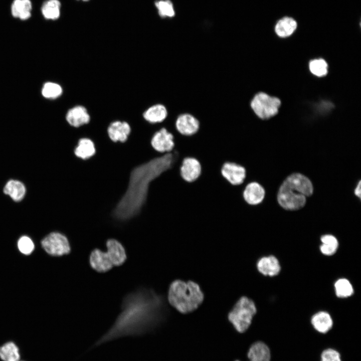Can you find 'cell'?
I'll return each mask as SVG.
<instances>
[{
	"label": "cell",
	"mask_w": 361,
	"mask_h": 361,
	"mask_svg": "<svg viewBox=\"0 0 361 361\" xmlns=\"http://www.w3.org/2000/svg\"><path fill=\"white\" fill-rule=\"evenodd\" d=\"M32 10V4L30 0H14L11 7L12 16L22 21L30 18Z\"/></svg>",
	"instance_id": "cell-21"
},
{
	"label": "cell",
	"mask_w": 361,
	"mask_h": 361,
	"mask_svg": "<svg viewBox=\"0 0 361 361\" xmlns=\"http://www.w3.org/2000/svg\"><path fill=\"white\" fill-rule=\"evenodd\" d=\"M334 289L336 296L340 298L349 297L353 293L352 284L345 278L337 280L334 284Z\"/></svg>",
	"instance_id": "cell-29"
},
{
	"label": "cell",
	"mask_w": 361,
	"mask_h": 361,
	"mask_svg": "<svg viewBox=\"0 0 361 361\" xmlns=\"http://www.w3.org/2000/svg\"><path fill=\"white\" fill-rule=\"evenodd\" d=\"M96 152L94 142L88 138H82L78 141L74 149L75 155L82 159H87L94 155Z\"/></svg>",
	"instance_id": "cell-24"
},
{
	"label": "cell",
	"mask_w": 361,
	"mask_h": 361,
	"mask_svg": "<svg viewBox=\"0 0 361 361\" xmlns=\"http://www.w3.org/2000/svg\"><path fill=\"white\" fill-rule=\"evenodd\" d=\"M221 174L232 185H240L244 183L245 179L246 169L238 163L227 162L222 167Z\"/></svg>",
	"instance_id": "cell-11"
},
{
	"label": "cell",
	"mask_w": 361,
	"mask_h": 361,
	"mask_svg": "<svg viewBox=\"0 0 361 361\" xmlns=\"http://www.w3.org/2000/svg\"><path fill=\"white\" fill-rule=\"evenodd\" d=\"M174 126L176 131L180 135L191 136L198 132L200 123L199 119L193 114L184 112L177 116Z\"/></svg>",
	"instance_id": "cell-9"
},
{
	"label": "cell",
	"mask_w": 361,
	"mask_h": 361,
	"mask_svg": "<svg viewBox=\"0 0 361 361\" xmlns=\"http://www.w3.org/2000/svg\"><path fill=\"white\" fill-rule=\"evenodd\" d=\"M297 192L306 197L312 195L313 188L311 181L306 176L299 173L289 175L283 182Z\"/></svg>",
	"instance_id": "cell-10"
},
{
	"label": "cell",
	"mask_w": 361,
	"mask_h": 361,
	"mask_svg": "<svg viewBox=\"0 0 361 361\" xmlns=\"http://www.w3.org/2000/svg\"><path fill=\"white\" fill-rule=\"evenodd\" d=\"M171 152H172V151H171ZM172 153H173V152H172ZM173 154H174V153H173ZM174 155H175V154H174ZM175 156H176V155H175ZM176 157H177V156H176ZM180 160H181V159H180Z\"/></svg>",
	"instance_id": "cell-36"
},
{
	"label": "cell",
	"mask_w": 361,
	"mask_h": 361,
	"mask_svg": "<svg viewBox=\"0 0 361 361\" xmlns=\"http://www.w3.org/2000/svg\"><path fill=\"white\" fill-rule=\"evenodd\" d=\"M155 5L159 16L162 18H171L174 16L175 12L172 3L169 0L157 1Z\"/></svg>",
	"instance_id": "cell-32"
},
{
	"label": "cell",
	"mask_w": 361,
	"mask_h": 361,
	"mask_svg": "<svg viewBox=\"0 0 361 361\" xmlns=\"http://www.w3.org/2000/svg\"><path fill=\"white\" fill-rule=\"evenodd\" d=\"M265 195L264 188L259 183L252 182L245 187L243 197L247 204L251 206L258 205L263 201Z\"/></svg>",
	"instance_id": "cell-18"
},
{
	"label": "cell",
	"mask_w": 361,
	"mask_h": 361,
	"mask_svg": "<svg viewBox=\"0 0 361 361\" xmlns=\"http://www.w3.org/2000/svg\"><path fill=\"white\" fill-rule=\"evenodd\" d=\"M281 105L280 100L271 96L265 92L255 93L249 102V107L254 115L258 119H268L278 112Z\"/></svg>",
	"instance_id": "cell-5"
},
{
	"label": "cell",
	"mask_w": 361,
	"mask_h": 361,
	"mask_svg": "<svg viewBox=\"0 0 361 361\" xmlns=\"http://www.w3.org/2000/svg\"><path fill=\"white\" fill-rule=\"evenodd\" d=\"M168 115V111L166 106L159 102L151 104L142 113L144 120L151 125L162 124Z\"/></svg>",
	"instance_id": "cell-12"
},
{
	"label": "cell",
	"mask_w": 361,
	"mask_h": 361,
	"mask_svg": "<svg viewBox=\"0 0 361 361\" xmlns=\"http://www.w3.org/2000/svg\"><path fill=\"white\" fill-rule=\"evenodd\" d=\"M131 132L129 124L125 121L115 120L110 123L107 128V133L113 142L126 141Z\"/></svg>",
	"instance_id": "cell-17"
},
{
	"label": "cell",
	"mask_w": 361,
	"mask_h": 361,
	"mask_svg": "<svg viewBox=\"0 0 361 361\" xmlns=\"http://www.w3.org/2000/svg\"><path fill=\"white\" fill-rule=\"evenodd\" d=\"M83 1H88V0H83Z\"/></svg>",
	"instance_id": "cell-37"
},
{
	"label": "cell",
	"mask_w": 361,
	"mask_h": 361,
	"mask_svg": "<svg viewBox=\"0 0 361 361\" xmlns=\"http://www.w3.org/2000/svg\"><path fill=\"white\" fill-rule=\"evenodd\" d=\"M63 93V89L58 83L48 82L45 83L42 89L43 96L47 99H55Z\"/></svg>",
	"instance_id": "cell-30"
},
{
	"label": "cell",
	"mask_w": 361,
	"mask_h": 361,
	"mask_svg": "<svg viewBox=\"0 0 361 361\" xmlns=\"http://www.w3.org/2000/svg\"><path fill=\"white\" fill-rule=\"evenodd\" d=\"M297 28V23L292 18H283L276 24L275 31L280 37L285 38L291 35Z\"/></svg>",
	"instance_id": "cell-26"
},
{
	"label": "cell",
	"mask_w": 361,
	"mask_h": 361,
	"mask_svg": "<svg viewBox=\"0 0 361 361\" xmlns=\"http://www.w3.org/2000/svg\"><path fill=\"white\" fill-rule=\"evenodd\" d=\"M18 247L20 251L25 255L30 254L35 247L32 239L27 236H22L19 239Z\"/></svg>",
	"instance_id": "cell-33"
},
{
	"label": "cell",
	"mask_w": 361,
	"mask_h": 361,
	"mask_svg": "<svg viewBox=\"0 0 361 361\" xmlns=\"http://www.w3.org/2000/svg\"><path fill=\"white\" fill-rule=\"evenodd\" d=\"M311 322L314 328L320 333H325L332 327L333 320L330 314L320 311L313 315Z\"/></svg>",
	"instance_id": "cell-23"
},
{
	"label": "cell",
	"mask_w": 361,
	"mask_h": 361,
	"mask_svg": "<svg viewBox=\"0 0 361 361\" xmlns=\"http://www.w3.org/2000/svg\"><path fill=\"white\" fill-rule=\"evenodd\" d=\"M248 357L249 361H270V350L265 343L256 342L250 347Z\"/></svg>",
	"instance_id": "cell-22"
},
{
	"label": "cell",
	"mask_w": 361,
	"mask_h": 361,
	"mask_svg": "<svg viewBox=\"0 0 361 361\" xmlns=\"http://www.w3.org/2000/svg\"><path fill=\"white\" fill-rule=\"evenodd\" d=\"M61 3L59 0H46L41 8V13L47 20H56L60 16Z\"/></svg>",
	"instance_id": "cell-25"
},
{
	"label": "cell",
	"mask_w": 361,
	"mask_h": 361,
	"mask_svg": "<svg viewBox=\"0 0 361 361\" xmlns=\"http://www.w3.org/2000/svg\"><path fill=\"white\" fill-rule=\"evenodd\" d=\"M277 200L283 209L294 211L304 206L306 197L282 183L278 192Z\"/></svg>",
	"instance_id": "cell-7"
},
{
	"label": "cell",
	"mask_w": 361,
	"mask_h": 361,
	"mask_svg": "<svg viewBox=\"0 0 361 361\" xmlns=\"http://www.w3.org/2000/svg\"><path fill=\"white\" fill-rule=\"evenodd\" d=\"M162 309L161 296L151 289L138 288L123 297L119 314L94 346L123 336L145 333L157 322Z\"/></svg>",
	"instance_id": "cell-1"
},
{
	"label": "cell",
	"mask_w": 361,
	"mask_h": 361,
	"mask_svg": "<svg viewBox=\"0 0 361 361\" xmlns=\"http://www.w3.org/2000/svg\"><path fill=\"white\" fill-rule=\"evenodd\" d=\"M89 264L93 270L99 273L108 272L113 267L107 252L98 248H95L91 252Z\"/></svg>",
	"instance_id": "cell-13"
},
{
	"label": "cell",
	"mask_w": 361,
	"mask_h": 361,
	"mask_svg": "<svg viewBox=\"0 0 361 361\" xmlns=\"http://www.w3.org/2000/svg\"><path fill=\"white\" fill-rule=\"evenodd\" d=\"M321 361H341L339 353L332 348L324 350L321 354Z\"/></svg>",
	"instance_id": "cell-34"
},
{
	"label": "cell",
	"mask_w": 361,
	"mask_h": 361,
	"mask_svg": "<svg viewBox=\"0 0 361 361\" xmlns=\"http://www.w3.org/2000/svg\"><path fill=\"white\" fill-rule=\"evenodd\" d=\"M361 184H360V181H359L358 185H357L355 190H354V194L355 195L358 197V198H360V195H361Z\"/></svg>",
	"instance_id": "cell-35"
},
{
	"label": "cell",
	"mask_w": 361,
	"mask_h": 361,
	"mask_svg": "<svg viewBox=\"0 0 361 361\" xmlns=\"http://www.w3.org/2000/svg\"><path fill=\"white\" fill-rule=\"evenodd\" d=\"M3 192L14 201L19 202L25 198L27 190L23 183L17 179H11L5 184Z\"/></svg>",
	"instance_id": "cell-20"
},
{
	"label": "cell",
	"mask_w": 361,
	"mask_h": 361,
	"mask_svg": "<svg viewBox=\"0 0 361 361\" xmlns=\"http://www.w3.org/2000/svg\"><path fill=\"white\" fill-rule=\"evenodd\" d=\"M322 244L320 246L321 252L326 256H331L337 251L338 242L337 239L331 235H324L321 237Z\"/></svg>",
	"instance_id": "cell-28"
},
{
	"label": "cell",
	"mask_w": 361,
	"mask_h": 361,
	"mask_svg": "<svg viewBox=\"0 0 361 361\" xmlns=\"http://www.w3.org/2000/svg\"><path fill=\"white\" fill-rule=\"evenodd\" d=\"M44 249L49 254L60 256L70 253L71 247L66 236L59 232H52L46 236L41 242Z\"/></svg>",
	"instance_id": "cell-6"
},
{
	"label": "cell",
	"mask_w": 361,
	"mask_h": 361,
	"mask_svg": "<svg viewBox=\"0 0 361 361\" xmlns=\"http://www.w3.org/2000/svg\"><path fill=\"white\" fill-rule=\"evenodd\" d=\"M309 68L310 72L314 75L321 77L327 73L328 65L323 59H313L309 62Z\"/></svg>",
	"instance_id": "cell-31"
},
{
	"label": "cell",
	"mask_w": 361,
	"mask_h": 361,
	"mask_svg": "<svg viewBox=\"0 0 361 361\" xmlns=\"http://www.w3.org/2000/svg\"><path fill=\"white\" fill-rule=\"evenodd\" d=\"M257 267L260 273L269 276L277 275L281 270L278 260L273 255L260 258L257 262Z\"/></svg>",
	"instance_id": "cell-19"
},
{
	"label": "cell",
	"mask_w": 361,
	"mask_h": 361,
	"mask_svg": "<svg viewBox=\"0 0 361 361\" xmlns=\"http://www.w3.org/2000/svg\"><path fill=\"white\" fill-rule=\"evenodd\" d=\"M171 152L159 153L131 171L128 187L113 211V216L124 222L136 216L144 205L151 183L172 165Z\"/></svg>",
	"instance_id": "cell-2"
},
{
	"label": "cell",
	"mask_w": 361,
	"mask_h": 361,
	"mask_svg": "<svg viewBox=\"0 0 361 361\" xmlns=\"http://www.w3.org/2000/svg\"><path fill=\"white\" fill-rule=\"evenodd\" d=\"M167 298L171 306L179 312L187 313L194 311L201 305L204 295L196 283L177 280L170 284Z\"/></svg>",
	"instance_id": "cell-3"
},
{
	"label": "cell",
	"mask_w": 361,
	"mask_h": 361,
	"mask_svg": "<svg viewBox=\"0 0 361 361\" xmlns=\"http://www.w3.org/2000/svg\"><path fill=\"white\" fill-rule=\"evenodd\" d=\"M107 253L114 266L123 265L127 259L125 249L123 245L115 239H109L106 242Z\"/></svg>",
	"instance_id": "cell-15"
},
{
	"label": "cell",
	"mask_w": 361,
	"mask_h": 361,
	"mask_svg": "<svg viewBox=\"0 0 361 361\" xmlns=\"http://www.w3.org/2000/svg\"><path fill=\"white\" fill-rule=\"evenodd\" d=\"M91 117L87 108L81 105L69 109L66 114V120L74 127H79L89 123Z\"/></svg>",
	"instance_id": "cell-14"
},
{
	"label": "cell",
	"mask_w": 361,
	"mask_h": 361,
	"mask_svg": "<svg viewBox=\"0 0 361 361\" xmlns=\"http://www.w3.org/2000/svg\"><path fill=\"white\" fill-rule=\"evenodd\" d=\"M257 309L254 302L249 298H240L229 313L228 319L239 332L246 331L251 324Z\"/></svg>",
	"instance_id": "cell-4"
},
{
	"label": "cell",
	"mask_w": 361,
	"mask_h": 361,
	"mask_svg": "<svg viewBox=\"0 0 361 361\" xmlns=\"http://www.w3.org/2000/svg\"><path fill=\"white\" fill-rule=\"evenodd\" d=\"M0 358L4 361H19V347L13 341L4 343L0 346Z\"/></svg>",
	"instance_id": "cell-27"
},
{
	"label": "cell",
	"mask_w": 361,
	"mask_h": 361,
	"mask_svg": "<svg viewBox=\"0 0 361 361\" xmlns=\"http://www.w3.org/2000/svg\"><path fill=\"white\" fill-rule=\"evenodd\" d=\"M200 162L194 157H186L182 161L180 167V174L187 182L192 183L197 180L201 173Z\"/></svg>",
	"instance_id": "cell-16"
},
{
	"label": "cell",
	"mask_w": 361,
	"mask_h": 361,
	"mask_svg": "<svg viewBox=\"0 0 361 361\" xmlns=\"http://www.w3.org/2000/svg\"><path fill=\"white\" fill-rule=\"evenodd\" d=\"M150 143L152 148L160 153L171 152L174 146L173 135L167 129L161 127L152 134Z\"/></svg>",
	"instance_id": "cell-8"
}]
</instances>
